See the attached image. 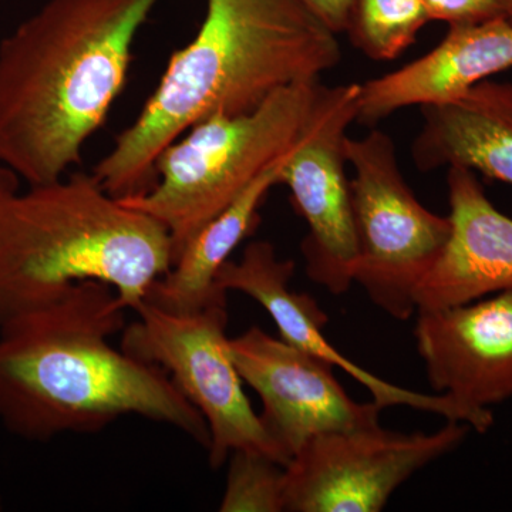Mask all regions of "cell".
Listing matches in <instances>:
<instances>
[{
  "label": "cell",
  "instance_id": "obj_7",
  "mask_svg": "<svg viewBox=\"0 0 512 512\" xmlns=\"http://www.w3.org/2000/svg\"><path fill=\"white\" fill-rule=\"evenodd\" d=\"M227 296L200 311L174 313L144 301L126 326L121 349L160 366L177 389L202 414L210 430V464L224 466L234 451L265 454L286 467L281 451L269 439L261 417L244 392L227 336Z\"/></svg>",
  "mask_w": 512,
  "mask_h": 512
},
{
  "label": "cell",
  "instance_id": "obj_17",
  "mask_svg": "<svg viewBox=\"0 0 512 512\" xmlns=\"http://www.w3.org/2000/svg\"><path fill=\"white\" fill-rule=\"evenodd\" d=\"M430 20L423 0H355L346 32L363 55L390 62L413 45Z\"/></svg>",
  "mask_w": 512,
  "mask_h": 512
},
{
  "label": "cell",
  "instance_id": "obj_23",
  "mask_svg": "<svg viewBox=\"0 0 512 512\" xmlns=\"http://www.w3.org/2000/svg\"><path fill=\"white\" fill-rule=\"evenodd\" d=\"M0 508H2V504H0Z\"/></svg>",
  "mask_w": 512,
  "mask_h": 512
},
{
  "label": "cell",
  "instance_id": "obj_18",
  "mask_svg": "<svg viewBox=\"0 0 512 512\" xmlns=\"http://www.w3.org/2000/svg\"><path fill=\"white\" fill-rule=\"evenodd\" d=\"M285 467L255 451L238 450L229 460L221 512L285 511Z\"/></svg>",
  "mask_w": 512,
  "mask_h": 512
},
{
  "label": "cell",
  "instance_id": "obj_4",
  "mask_svg": "<svg viewBox=\"0 0 512 512\" xmlns=\"http://www.w3.org/2000/svg\"><path fill=\"white\" fill-rule=\"evenodd\" d=\"M171 266L167 228L111 197L93 174L0 198V326L84 281L110 285L134 311Z\"/></svg>",
  "mask_w": 512,
  "mask_h": 512
},
{
  "label": "cell",
  "instance_id": "obj_20",
  "mask_svg": "<svg viewBox=\"0 0 512 512\" xmlns=\"http://www.w3.org/2000/svg\"><path fill=\"white\" fill-rule=\"evenodd\" d=\"M330 32H346L355 0H298Z\"/></svg>",
  "mask_w": 512,
  "mask_h": 512
},
{
  "label": "cell",
  "instance_id": "obj_6",
  "mask_svg": "<svg viewBox=\"0 0 512 512\" xmlns=\"http://www.w3.org/2000/svg\"><path fill=\"white\" fill-rule=\"evenodd\" d=\"M357 241L355 282L370 301L394 319L417 312L414 295L439 258L448 217L427 210L407 185L392 137L382 130L346 138Z\"/></svg>",
  "mask_w": 512,
  "mask_h": 512
},
{
  "label": "cell",
  "instance_id": "obj_13",
  "mask_svg": "<svg viewBox=\"0 0 512 512\" xmlns=\"http://www.w3.org/2000/svg\"><path fill=\"white\" fill-rule=\"evenodd\" d=\"M451 231L414 295L417 312L480 301L512 288V218L494 207L474 171L448 167Z\"/></svg>",
  "mask_w": 512,
  "mask_h": 512
},
{
  "label": "cell",
  "instance_id": "obj_21",
  "mask_svg": "<svg viewBox=\"0 0 512 512\" xmlns=\"http://www.w3.org/2000/svg\"><path fill=\"white\" fill-rule=\"evenodd\" d=\"M18 177L19 175L10 168L0 167V198L6 194V192L12 190H18Z\"/></svg>",
  "mask_w": 512,
  "mask_h": 512
},
{
  "label": "cell",
  "instance_id": "obj_19",
  "mask_svg": "<svg viewBox=\"0 0 512 512\" xmlns=\"http://www.w3.org/2000/svg\"><path fill=\"white\" fill-rule=\"evenodd\" d=\"M431 20L448 25L484 22L507 16L510 0H423Z\"/></svg>",
  "mask_w": 512,
  "mask_h": 512
},
{
  "label": "cell",
  "instance_id": "obj_1",
  "mask_svg": "<svg viewBox=\"0 0 512 512\" xmlns=\"http://www.w3.org/2000/svg\"><path fill=\"white\" fill-rule=\"evenodd\" d=\"M110 285L76 284L66 295L0 326V421L30 441L94 433L120 417L171 424L205 448L202 414L160 366L110 345L126 328Z\"/></svg>",
  "mask_w": 512,
  "mask_h": 512
},
{
  "label": "cell",
  "instance_id": "obj_22",
  "mask_svg": "<svg viewBox=\"0 0 512 512\" xmlns=\"http://www.w3.org/2000/svg\"><path fill=\"white\" fill-rule=\"evenodd\" d=\"M507 18L512 22V0H510V5H508Z\"/></svg>",
  "mask_w": 512,
  "mask_h": 512
},
{
  "label": "cell",
  "instance_id": "obj_3",
  "mask_svg": "<svg viewBox=\"0 0 512 512\" xmlns=\"http://www.w3.org/2000/svg\"><path fill=\"white\" fill-rule=\"evenodd\" d=\"M160 0H47L0 43V163L32 185L82 161Z\"/></svg>",
  "mask_w": 512,
  "mask_h": 512
},
{
  "label": "cell",
  "instance_id": "obj_5",
  "mask_svg": "<svg viewBox=\"0 0 512 512\" xmlns=\"http://www.w3.org/2000/svg\"><path fill=\"white\" fill-rule=\"evenodd\" d=\"M319 87V80L293 84L251 113L198 121L158 156L156 185L120 200L167 228L173 264L208 222L301 140Z\"/></svg>",
  "mask_w": 512,
  "mask_h": 512
},
{
  "label": "cell",
  "instance_id": "obj_15",
  "mask_svg": "<svg viewBox=\"0 0 512 512\" xmlns=\"http://www.w3.org/2000/svg\"><path fill=\"white\" fill-rule=\"evenodd\" d=\"M420 109L424 123L412 146L420 171L464 167L512 185L511 82L484 80L456 100Z\"/></svg>",
  "mask_w": 512,
  "mask_h": 512
},
{
  "label": "cell",
  "instance_id": "obj_14",
  "mask_svg": "<svg viewBox=\"0 0 512 512\" xmlns=\"http://www.w3.org/2000/svg\"><path fill=\"white\" fill-rule=\"evenodd\" d=\"M511 67L512 22L507 16L450 26L427 55L360 84L356 121L376 126L407 107L448 103Z\"/></svg>",
  "mask_w": 512,
  "mask_h": 512
},
{
  "label": "cell",
  "instance_id": "obj_2",
  "mask_svg": "<svg viewBox=\"0 0 512 512\" xmlns=\"http://www.w3.org/2000/svg\"><path fill=\"white\" fill-rule=\"evenodd\" d=\"M342 60L336 35L298 0H207L194 40L171 56L156 92L94 177L117 200L156 185V161L188 128L241 116L293 84L318 82Z\"/></svg>",
  "mask_w": 512,
  "mask_h": 512
},
{
  "label": "cell",
  "instance_id": "obj_10",
  "mask_svg": "<svg viewBox=\"0 0 512 512\" xmlns=\"http://www.w3.org/2000/svg\"><path fill=\"white\" fill-rule=\"evenodd\" d=\"M231 352L239 376L262 400V426L288 464L319 434L380 426L382 407L350 399L335 367L258 326L231 339Z\"/></svg>",
  "mask_w": 512,
  "mask_h": 512
},
{
  "label": "cell",
  "instance_id": "obj_12",
  "mask_svg": "<svg viewBox=\"0 0 512 512\" xmlns=\"http://www.w3.org/2000/svg\"><path fill=\"white\" fill-rule=\"evenodd\" d=\"M295 264L278 258L271 242L254 241L247 245L241 261H228L218 271L215 284L222 291H237L255 299L269 313L279 336L296 348L325 360L353 377L372 394L382 409L406 406L410 409L439 414L444 419L467 424L466 414L444 394H426L386 382L363 367L357 366L333 348L322 333L328 316L311 295L291 289Z\"/></svg>",
  "mask_w": 512,
  "mask_h": 512
},
{
  "label": "cell",
  "instance_id": "obj_8",
  "mask_svg": "<svg viewBox=\"0 0 512 512\" xmlns=\"http://www.w3.org/2000/svg\"><path fill=\"white\" fill-rule=\"evenodd\" d=\"M468 431L466 424L447 420L430 434L382 426L319 434L285 467V511H382L400 485L456 450Z\"/></svg>",
  "mask_w": 512,
  "mask_h": 512
},
{
  "label": "cell",
  "instance_id": "obj_9",
  "mask_svg": "<svg viewBox=\"0 0 512 512\" xmlns=\"http://www.w3.org/2000/svg\"><path fill=\"white\" fill-rule=\"evenodd\" d=\"M360 84H320L311 120L286 158L279 184L291 191L293 207L308 225L302 242L306 274L333 295L355 282L357 241L346 138L357 120Z\"/></svg>",
  "mask_w": 512,
  "mask_h": 512
},
{
  "label": "cell",
  "instance_id": "obj_11",
  "mask_svg": "<svg viewBox=\"0 0 512 512\" xmlns=\"http://www.w3.org/2000/svg\"><path fill=\"white\" fill-rule=\"evenodd\" d=\"M417 315L414 338L431 389L463 410L470 429L487 433L491 407L512 399V288Z\"/></svg>",
  "mask_w": 512,
  "mask_h": 512
},
{
  "label": "cell",
  "instance_id": "obj_16",
  "mask_svg": "<svg viewBox=\"0 0 512 512\" xmlns=\"http://www.w3.org/2000/svg\"><path fill=\"white\" fill-rule=\"evenodd\" d=\"M291 151L266 168L227 210L188 242L168 272L150 286L144 301L164 311L190 313L227 296L215 284L218 271L232 251L258 227L259 208L268 192L279 185V175Z\"/></svg>",
  "mask_w": 512,
  "mask_h": 512
}]
</instances>
